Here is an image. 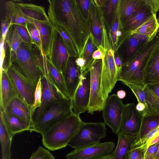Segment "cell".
<instances>
[{
    "instance_id": "6da1fadb",
    "label": "cell",
    "mask_w": 159,
    "mask_h": 159,
    "mask_svg": "<svg viewBox=\"0 0 159 159\" xmlns=\"http://www.w3.org/2000/svg\"><path fill=\"white\" fill-rule=\"evenodd\" d=\"M49 20L62 28L74 43L79 57L91 32L90 20L85 19L76 0H48Z\"/></svg>"
},
{
    "instance_id": "7a4b0ae2",
    "label": "cell",
    "mask_w": 159,
    "mask_h": 159,
    "mask_svg": "<svg viewBox=\"0 0 159 159\" xmlns=\"http://www.w3.org/2000/svg\"><path fill=\"white\" fill-rule=\"evenodd\" d=\"M83 121L73 112L50 127L42 136L43 145L54 151L66 147L77 133Z\"/></svg>"
},
{
    "instance_id": "3957f363",
    "label": "cell",
    "mask_w": 159,
    "mask_h": 159,
    "mask_svg": "<svg viewBox=\"0 0 159 159\" xmlns=\"http://www.w3.org/2000/svg\"><path fill=\"white\" fill-rule=\"evenodd\" d=\"M159 45V29L130 61L122 66L119 81L137 84L144 87L141 73L142 67L153 49Z\"/></svg>"
},
{
    "instance_id": "277c9868",
    "label": "cell",
    "mask_w": 159,
    "mask_h": 159,
    "mask_svg": "<svg viewBox=\"0 0 159 159\" xmlns=\"http://www.w3.org/2000/svg\"><path fill=\"white\" fill-rule=\"evenodd\" d=\"M71 100L66 98L47 106L35 124L32 131L44 135L48 129L57 122L73 113Z\"/></svg>"
},
{
    "instance_id": "5b68a950",
    "label": "cell",
    "mask_w": 159,
    "mask_h": 159,
    "mask_svg": "<svg viewBox=\"0 0 159 159\" xmlns=\"http://www.w3.org/2000/svg\"><path fill=\"white\" fill-rule=\"evenodd\" d=\"M106 133L104 122H83L68 145L75 149L97 144L100 143L101 139L106 137Z\"/></svg>"
},
{
    "instance_id": "8992f818",
    "label": "cell",
    "mask_w": 159,
    "mask_h": 159,
    "mask_svg": "<svg viewBox=\"0 0 159 159\" xmlns=\"http://www.w3.org/2000/svg\"><path fill=\"white\" fill-rule=\"evenodd\" d=\"M6 70L18 97L31 108L34 103V93L38 81L25 76L12 64Z\"/></svg>"
},
{
    "instance_id": "52a82bcc",
    "label": "cell",
    "mask_w": 159,
    "mask_h": 159,
    "mask_svg": "<svg viewBox=\"0 0 159 159\" xmlns=\"http://www.w3.org/2000/svg\"><path fill=\"white\" fill-rule=\"evenodd\" d=\"M11 64L27 77L38 81L44 75L36 62L30 48L22 42L16 53V58Z\"/></svg>"
},
{
    "instance_id": "ba28073f",
    "label": "cell",
    "mask_w": 159,
    "mask_h": 159,
    "mask_svg": "<svg viewBox=\"0 0 159 159\" xmlns=\"http://www.w3.org/2000/svg\"><path fill=\"white\" fill-rule=\"evenodd\" d=\"M102 61L99 95L106 102L109 94L119 80L120 74L116 65L113 54L110 53H105Z\"/></svg>"
},
{
    "instance_id": "9c48e42d",
    "label": "cell",
    "mask_w": 159,
    "mask_h": 159,
    "mask_svg": "<svg viewBox=\"0 0 159 159\" xmlns=\"http://www.w3.org/2000/svg\"><path fill=\"white\" fill-rule=\"evenodd\" d=\"M155 34L150 37L138 34L130 35L125 32L115 50L121 59L122 66L132 60Z\"/></svg>"
},
{
    "instance_id": "30bf717a",
    "label": "cell",
    "mask_w": 159,
    "mask_h": 159,
    "mask_svg": "<svg viewBox=\"0 0 159 159\" xmlns=\"http://www.w3.org/2000/svg\"><path fill=\"white\" fill-rule=\"evenodd\" d=\"M102 67V60L94 59L90 68V98L87 111L92 115L95 111H102L105 103L99 95Z\"/></svg>"
},
{
    "instance_id": "8fae6325",
    "label": "cell",
    "mask_w": 159,
    "mask_h": 159,
    "mask_svg": "<svg viewBox=\"0 0 159 159\" xmlns=\"http://www.w3.org/2000/svg\"><path fill=\"white\" fill-rule=\"evenodd\" d=\"M124 105L116 94H113L107 99L102 110L104 123L115 134H117L120 131L121 115Z\"/></svg>"
},
{
    "instance_id": "7c38bea8",
    "label": "cell",
    "mask_w": 159,
    "mask_h": 159,
    "mask_svg": "<svg viewBox=\"0 0 159 159\" xmlns=\"http://www.w3.org/2000/svg\"><path fill=\"white\" fill-rule=\"evenodd\" d=\"M90 69L80 74V80L71 99L73 111L79 116L87 111L90 98Z\"/></svg>"
},
{
    "instance_id": "4fadbf2b",
    "label": "cell",
    "mask_w": 159,
    "mask_h": 159,
    "mask_svg": "<svg viewBox=\"0 0 159 159\" xmlns=\"http://www.w3.org/2000/svg\"><path fill=\"white\" fill-rule=\"evenodd\" d=\"M41 82L42 92V102L40 107L35 110L33 115L34 125L47 106L67 98L62 94L54 84L44 76L41 77Z\"/></svg>"
},
{
    "instance_id": "5bb4252c",
    "label": "cell",
    "mask_w": 159,
    "mask_h": 159,
    "mask_svg": "<svg viewBox=\"0 0 159 159\" xmlns=\"http://www.w3.org/2000/svg\"><path fill=\"white\" fill-rule=\"evenodd\" d=\"M115 144L111 141L99 143L82 148L75 149L66 155V159H96L110 154Z\"/></svg>"
},
{
    "instance_id": "9a60e30c",
    "label": "cell",
    "mask_w": 159,
    "mask_h": 159,
    "mask_svg": "<svg viewBox=\"0 0 159 159\" xmlns=\"http://www.w3.org/2000/svg\"><path fill=\"white\" fill-rule=\"evenodd\" d=\"M69 57L61 36L54 26L48 58L52 65L62 74Z\"/></svg>"
},
{
    "instance_id": "2e32d148",
    "label": "cell",
    "mask_w": 159,
    "mask_h": 159,
    "mask_svg": "<svg viewBox=\"0 0 159 159\" xmlns=\"http://www.w3.org/2000/svg\"><path fill=\"white\" fill-rule=\"evenodd\" d=\"M143 117L137 111L134 103L125 104L121 115L120 131L136 136L140 131Z\"/></svg>"
},
{
    "instance_id": "e0dca14e",
    "label": "cell",
    "mask_w": 159,
    "mask_h": 159,
    "mask_svg": "<svg viewBox=\"0 0 159 159\" xmlns=\"http://www.w3.org/2000/svg\"><path fill=\"white\" fill-rule=\"evenodd\" d=\"M141 73L145 85L159 83V45L149 54Z\"/></svg>"
},
{
    "instance_id": "ac0fdd59",
    "label": "cell",
    "mask_w": 159,
    "mask_h": 159,
    "mask_svg": "<svg viewBox=\"0 0 159 159\" xmlns=\"http://www.w3.org/2000/svg\"><path fill=\"white\" fill-rule=\"evenodd\" d=\"M3 111L18 117L30 128L31 132L34 125L30 108L19 97L13 98Z\"/></svg>"
},
{
    "instance_id": "d6986e66",
    "label": "cell",
    "mask_w": 159,
    "mask_h": 159,
    "mask_svg": "<svg viewBox=\"0 0 159 159\" xmlns=\"http://www.w3.org/2000/svg\"><path fill=\"white\" fill-rule=\"evenodd\" d=\"M76 59L69 57L62 74L70 98H72L80 80V70Z\"/></svg>"
},
{
    "instance_id": "ffe728a7",
    "label": "cell",
    "mask_w": 159,
    "mask_h": 159,
    "mask_svg": "<svg viewBox=\"0 0 159 159\" xmlns=\"http://www.w3.org/2000/svg\"><path fill=\"white\" fill-rule=\"evenodd\" d=\"M17 97L16 90L7 71L1 69L0 111H3L10 102Z\"/></svg>"
},
{
    "instance_id": "44dd1931",
    "label": "cell",
    "mask_w": 159,
    "mask_h": 159,
    "mask_svg": "<svg viewBox=\"0 0 159 159\" xmlns=\"http://www.w3.org/2000/svg\"><path fill=\"white\" fill-rule=\"evenodd\" d=\"M15 1L29 23H33L35 21H50L43 7L32 3H24L22 2L21 1Z\"/></svg>"
},
{
    "instance_id": "7402d4cb",
    "label": "cell",
    "mask_w": 159,
    "mask_h": 159,
    "mask_svg": "<svg viewBox=\"0 0 159 159\" xmlns=\"http://www.w3.org/2000/svg\"><path fill=\"white\" fill-rule=\"evenodd\" d=\"M146 108L144 116L159 113V83L146 85Z\"/></svg>"
},
{
    "instance_id": "603a6c76",
    "label": "cell",
    "mask_w": 159,
    "mask_h": 159,
    "mask_svg": "<svg viewBox=\"0 0 159 159\" xmlns=\"http://www.w3.org/2000/svg\"><path fill=\"white\" fill-rule=\"evenodd\" d=\"M153 14L150 7L145 2L123 24V31L128 32L134 30L149 19Z\"/></svg>"
},
{
    "instance_id": "cb8c5ba5",
    "label": "cell",
    "mask_w": 159,
    "mask_h": 159,
    "mask_svg": "<svg viewBox=\"0 0 159 159\" xmlns=\"http://www.w3.org/2000/svg\"><path fill=\"white\" fill-rule=\"evenodd\" d=\"M118 141L115 149L110 154L113 159H128L131 146L136 136L120 131L118 134Z\"/></svg>"
},
{
    "instance_id": "d4e9b609",
    "label": "cell",
    "mask_w": 159,
    "mask_h": 159,
    "mask_svg": "<svg viewBox=\"0 0 159 159\" xmlns=\"http://www.w3.org/2000/svg\"><path fill=\"white\" fill-rule=\"evenodd\" d=\"M38 29L40 36L42 48L48 58L50 54L54 25L50 21H35L33 23Z\"/></svg>"
},
{
    "instance_id": "484cf974",
    "label": "cell",
    "mask_w": 159,
    "mask_h": 159,
    "mask_svg": "<svg viewBox=\"0 0 159 159\" xmlns=\"http://www.w3.org/2000/svg\"><path fill=\"white\" fill-rule=\"evenodd\" d=\"M145 2V0H119V16L122 27L123 24Z\"/></svg>"
},
{
    "instance_id": "4316f807",
    "label": "cell",
    "mask_w": 159,
    "mask_h": 159,
    "mask_svg": "<svg viewBox=\"0 0 159 159\" xmlns=\"http://www.w3.org/2000/svg\"><path fill=\"white\" fill-rule=\"evenodd\" d=\"M5 17L12 25H18L25 27L29 23L15 0L8 1L5 4Z\"/></svg>"
},
{
    "instance_id": "83f0119b",
    "label": "cell",
    "mask_w": 159,
    "mask_h": 159,
    "mask_svg": "<svg viewBox=\"0 0 159 159\" xmlns=\"http://www.w3.org/2000/svg\"><path fill=\"white\" fill-rule=\"evenodd\" d=\"M5 42L9 50V66L16 59L17 50L21 43L23 42L16 31L14 25H12L9 28L6 34Z\"/></svg>"
},
{
    "instance_id": "f1b7e54d",
    "label": "cell",
    "mask_w": 159,
    "mask_h": 159,
    "mask_svg": "<svg viewBox=\"0 0 159 159\" xmlns=\"http://www.w3.org/2000/svg\"><path fill=\"white\" fill-rule=\"evenodd\" d=\"M90 21L91 32L98 46L102 42V25L98 7L92 0L90 9Z\"/></svg>"
},
{
    "instance_id": "f546056e",
    "label": "cell",
    "mask_w": 159,
    "mask_h": 159,
    "mask_svg": "<svg viewBox=\"0 0 159 159\" xmlns=\"http://www.w3.org/2000/svg\"><path fill=\"white\" fill-rule=\"evenodd\" d=\"M2 113L6 127L13 136L17 134L25 131H30V128L16 116L0 111Z\"/></svg>"
},
{
    "instance_id": "4dcf8cb0",
    "label": "cell",
    "mask_w": 159,
    "mask_h": 159,
    "mask_svg": "<svg viewBox=\"0 0 159 159\" xmlns=\"http://www.w3.org/2000/svg\"><path fill=\"white\" fill-rule=\"evenodd\" d=\"M13 136L9 132L0 112V138L2 159H11V149Z\"/></svg>"
},
{
    "instance_id": "1f68e13d",
    "label": "cell",
    "mask_w": 159,
    "mask_h": 159,
    "mask_svg": "<svg viewBox=\"0 0 159 159\" xmlns=\"http://www.w3.org/2000/svg\"><path fill=\"white\" fill-rule=\"evenodd\" d=\"M159 29L156 14H153L149 19L134 30L125 32L129 34H138L150 37L155 34Z\"/></svg>"
},
{
    "instance_id": "d6a6232c",
    "label": "cell",
    "mask_w": 159,
    "mask_h": 159,
    "mask_svg": "<svg viewBox=\"0 0 159 159\" xmlns=\"http://www.w3.org/2000/svg\"><path fill=\"white\" fill-rule=\"evenodd\" d=\"M47 61L49 75L52 82L65 98H70L62 74L52 65L48 57Z\"/></svg>"
},
{
    "instance_id": "836d02e7",
    "label": "cell",
    "mask_w": 159,
    "mask_h": 159,
    "mask_svg": "<svg viewBox=\"0 0 159 159\" xmlns=\"http://www.w3.org/2000/svg\"><path fill=\"white\" fill-rule=\"evenodd\" d=\"M159 125V113L143 116L140 131L135 141L142 139L148 133Z\"/></svg>"
},
{
    "instance_id": "e575fe53",
    "label": "cell",
    "mask_w": 159,
    "mask_h": 159,
    "mask_svg": "<svg viewBox=\"0 0 159 159\" xmlns=\"http://www.w3.org/2000/svg\"><path fill=\"white\" fill-rule=\"evenodd\" d=\"M30 48L36 62L44 76L50 81L52 82L49 75L47 61L48 57L43 50L40 49L34 43L32 44Z\"/></svg>"
},
{
    "instance_id": "d590c367",
    "label": "cell",
    "mask_w": 159,
    "mask_h": 159,
    "mask_svg": "<svg viewBox=\"0 0 159 159\" xmlns=\"http://www.w3.org/2000/svg\"><path fill=\"white\" fill-rule=\"evenodd\" d=\"M98 45L91 32L88 36L82 52L79 57L84 59L86 62V69H89L94 59L92 55L94 52L98 49Z\"/></svg>"
},
{
    "instance_id": "8d00e7d4",
    "label": "cell",
    "mask_w": 159,
    "mask_h": 159,
    "mask_svg": "<svg viewBox=\"0 0 159 159\" xmlns=\"http://www.w3.org/2000/svg\"><path fill=\"white\" fill-rule=\"evenodd\" d=\"M118 1L119 0H105V6L101 7L109 31L111 28Z\"/></svg>"
},
{
    "instance_id": "74e56055",
    "label": "cell",
    "mask_w": 159,
    "mask_h": 159,
    "mask_svg": "<svg viewBox=\"0 0 159 159\" xmlns=\"http://www.w3.org/2000/svg\"><path fill=\"white\" fill-rule=\"evenodd\" d=\"M60 34L69 56L75 59L79 57L76 47L73 41L63 29L59 26H54Z\"/></svg>"
},
{
    "instance_id": "f35d334b",
    "label": "cell",
    "mask_w": 159,
    "mask_h": 159,
    "mask_svg": "<svg viewBox=\"0 0 159 159\" xmlns=\"http://www.w3.org/2000/svg\"><path fill=\"white\" fill-rule=\"evenodd\" d=\"M148 148L146 145L139 146L132 143L128 159H144Z\"/></svg>"
},
{
    "instance_id": "ab89813d",
    "label": "cell",
    "mask_w": 159,
    "mask_h": 159,
    "mask_svg": "<svg viewBox=\"0 0 159 159\" xmlns=\"http://www.w3.org/2000/svg\"><path fill=\"white\" fill-rule=\"evenodd\" d=\"M122 83L130 88L136 97L138 103L141 102L144 104L146 106V95L144 90V87L125 82H122Z\"/></svg>"
},
{
    "instance_id": "60d3db41",
    "label": "cell",
    "mask_w": 159,
    "mask_h": 159,
    "mask_svg": "<svg viewBox=\"0 0 159 159\" xmlns=\"http://www.w3.org/2000/svg\"><path fill=\"white\" fill-rule=\"evenodd\" d=\"M25 27L28 31L33 43L43 50L39 32L36 27L33 23H28Z\"/></svg>"
},
{
    "instance_id": "b9f144b4",
    "label": "cell",
    "mask_w": 159,
    "mask_h": 159,
    "mask_svg": "<svg viewBox=\"0 0 159 159\" xmlns=\"http://www.w3.org/2000/svg\"><path fill=\"white\" fill-rule=\"evenodd\" d=\"M42 95V88L40 78L38 82L36 88L34 96V103L30 108L32 116L35 110L39 107L41 105Z\"/></svg>"
},
{
    "instance_id": "7bdbcfd3",
    "label": "cell",
    "mask_w": 159,
    "mask_h": 159,
    "mask_svg": "<svg viewBox=\"0 0 159 159\" xmlns=\"http://www.w3.org/2000/svg\"><path fill=\"white\" fill-rule=\"evenodd\" d=\"M29 159H55L48 150L40 146L32 154Z\"/></svg>"
},
{
    "instance_id": "ee69618b",
    "label": "cell",
    "mask_w": 159,
    "mask_h": 159,
    "mask_svg": "<svg viewBox=\"0 0 159 159\" xmlns=\"http://www.w3.org/2000/svg\"><path fill=\"white\" fill-rule=\"evenodd\" d=\"M14 25L16 31L22 39L23 43L26 44L30 48L33 43L26 28L20 25Z\"/></svg>"
},
{
    "instance_id": "f6af8a7d",
    "label": "cell",
    "mask_w": 159,
    "mask_h": 159,
    "mask_svg": "<svg viewBox=\"0 0 159 159\" xmlns=\"http://www.w3.org/2000/svg\"><path fill=\"white\" fill-rule=\"evenodd\" d=\"M77 2L84 18L90 20L92 0H77Z\"/></svg>"
},
{
    "instance_id": "bcb514c9",
    "label": "cell",
    "mask_w": 159,
    "mask_h": 159,
    "mask_svg": "<svg viewBox=\"0 0 159 159\" xmlns=\"http://www.w3.org/2000/svg\"><path fill=\"white\" fill-rule=\"evenodd\" d=\"M159 145V141L150 145L146 151L144 159H154Z\"/></svg>"
},
{
    "instance_id": "7dc6e473",
    "label": "cell",
    "mask_w": 159,
    "mask_h": 159,
    "mask_svg": "<svg viewBox=\"0 0 159 159\" xmlns=\"http://www.w3.org/2000/svg\"><path fill=\"white\" fill-rule=\"evenodd\" d=\"M1 39L5 40L7 32L12 25L8 20L5 17L1 20Z\"/></svg>"
},
{
    "instance_id": "c3c4849f",
    "label": "cell",
    "mask_w": 159,
    "mask_h": 159,
    "mask_svg": "<svg viewBox=\"0 0 159 159\" xmlns=\"http://www.w3.org/2000/svg\"><path fill=\"white\" fill-rule=\"evenodd\" d=\"M146 3L150 8L153 14L159 11V0H145Z\"/></svg>"
},
{
    "instance_id": "681fc988",
    "label": "cell",
    "mask_w": 159,
    "mask_h": 159,
    "mask_svg": "<svg viewBox=\"0 0 159 159\" xmlns=\"http://www.w3.org/2000/svg\"><path fill=\"white\" fill-rule=\"evenodd\" d=\"M114 58L116 65L119 72L120 74L122 68V62L118 54L115 50L114 51Z\"/></svg>"
},
{
    "instance_id": "f907efd6",
    "label": "cell",
    "mask_w": 159,
    "mask_h": 159,
    "mask_svg": "<svg viewBox=\"0 0 159 159\" xmlns=\"http://www.w3.org/2000/svg\"><path fill=\"white\" fill-rule=\"evenodd\" d=\"M136 109L143 116H144L146 109V106L144 104L141 102L138 103L136 106Z\"/></svg>"
},
{
    "instance_id": "816d5d0a",
    "label": "cell",
    "mask_w": 159,
    "mask_h": 159,
    "mask_svg": "<svg viewBox=\"0 0 159 159\" xmlns=\"http://www.w3.org/2000/svg\"><path fill=\"white\" fill-rule=\"evenodd\" d=\"M92 57L93 59L102 60L103 57V54L102 51L99 48L95 51L92 55Z\"/></svg>"
},
{
    "instance_id": "f5cc1de1",
    "label": "cell",
    "mask_w": 159,
    "mask_h": 159,
    "mask_svg": "<svg viewBox=\"0 0 159 159\" xmlns=\"http://www.w3.org/2000/svg\"><path fill=\"white\" fill-rule=\"evenodd\" d=\"M117 95L120 99L124 98L126 96V93L123 90H120L118 91L117 93Z\"/></svg>"
},
{
    "instance_id": "db71d44e",
    "label": "cell",
    "mask_w": 159,
    "mask_h": 159,
    "mask_svg": "<svg viewBox=\"0 0 159 159\" xmlns=\"http://www.w3.org/2000/svg\"><path fill=\"white\" fill-rule=\"evenodd\" d=\"M93 1L97 6L102 8L105 6V0H95Z\"/></svg>"
},
{
    "instance_id": "11a10c76",
    "label": "cell",
    "mask_w": 159,
    "mask_h": 159,
    "mask_svg": "<svg viewBox=\"0 0 159 159\" xmlns=\"http://www.w3.org/2000/svg\"><path fill=\"white\" fill-rule=\"evenodd\" d=\"M96 159H113L112 157L110 155H107L106 156H105Z\"/></svg>"
},
{
    "instance_id": "9f6ffc18",
    "label": "cell",
    "mask_w": 159,
    "mask_h": 159,
    "mask_svg": "<svg viewBox=\"0 0 159 159\" xmlns=\"http://www.w3.org/2000/svg\"><path fill=\"white\" fill-rule=\"evenodd\" d=\"M154 159H159V145L157 148Z\"/></svg>"
},
{
    "instance_id": "6f0895ef",
    "label": "cell",
    "mask_w": 159,
    "mask_h": 159,
    "mask_svg": "<svg viewBox=\"0 0 159 159\" xmlns=\"http://www.w3.org/2000/svg\"><path fill=\"white\" fill-rule=\"evenodd\" d=\"M157 22L159 23V16L157 18Z\"/></svg>"
}]
</instances>
